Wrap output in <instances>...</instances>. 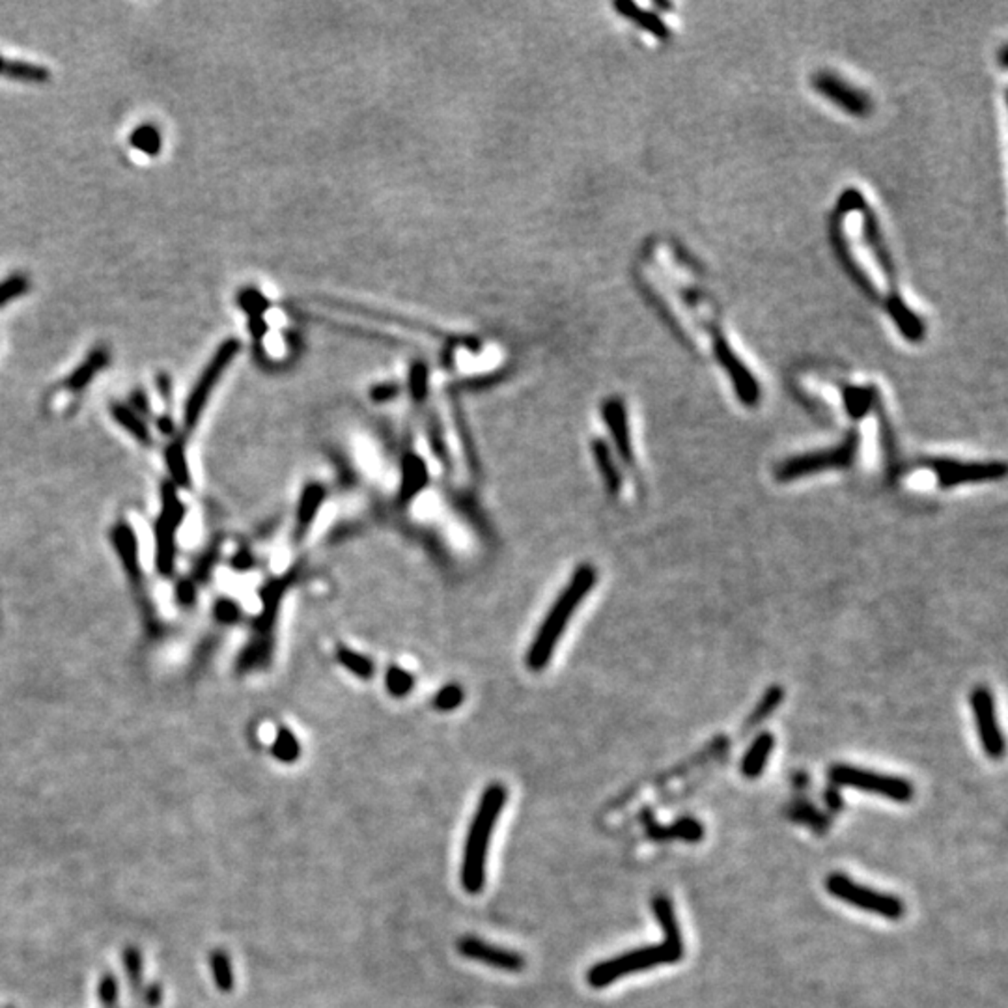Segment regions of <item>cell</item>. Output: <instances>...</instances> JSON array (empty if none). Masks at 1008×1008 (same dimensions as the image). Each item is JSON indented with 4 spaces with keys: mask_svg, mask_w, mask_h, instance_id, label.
Instances as JSON below:
<instances>
[{
    "mask_svg": "<svg viewBox=\"0 0 1008 1008\" xmlns=\"http://www.w3.org/2000/svg\"><path fill=\"white\" fill-rule=\"evenodd\" d=\"M597 581V573L596 568L590 564H583L579 566L573 575L570 577L568 585L564 587V590L558 594V597L555 600V604L551 605L548 616L544 619V622L540 624L532 644L529 646L527 652V667L532 670H541L546 668L553 658L555 648L563 637L572 616L575 614V611L579 609V605L583 604V600L587 597V594L594 588Z\"/></svg>",
    "mask_w": 1008,
    "mask_h": 1008,
    "instance_id": "obj_1",
    "label": "cell"
},
{
    "mask_svg": "<svg viewBox=\"0 0 1008 1008\" xmlns=\"http://www.w3.org/2000/svg\"><path fill=\"white\" fill-rule=\"evenodd\" d=\"M504 803H507V788L502 784H492L482 794L469 835H467L461 863V884L467 892L475 894L484 887L490 840Z\"/></svg>",
    "mask_w": 1008,
    "mask_h": 1008,
    "instance_id": "obj_2",
    "label": "cell"
},
{
    "mask_svg": "<svg viewBox=\"0 0 1008 1008\" xmlns=\"http://www.w3.org/2000/svg\"><path fill=\"white\" fill-rule=\"evenodd\" d=\"M859 208L863 212V236L868 249L872 251L874 258L877 264H880L885 280H887V288L889 293L885 297V308L891 314L892 322L899 325L900 332L906 336L908 340L911 342H919L923 340L924 336V324L921 322V317L915 316V312L902 301V297L899 293V278H896V271H894V264H892V258L889 254V249L884 241L882 230L877 227V219L876 215L870 212L868 205L865 204L863 196L859 200Z\"/></svg>",
    "mask_w": 1008,
    "mask_h": 1008,
    "instance_id": "obj_3",
    "label": "cell"
},
{
    "mask_svg": "<svg viewBox=\"0 0 1008 1008\" xmlns=\"http://www.w3.org/2000/svg\"><path fill=\"white\" fill-rule=\"evenodd\" d=\"M682 956H684V948L670 947L667 943L635 948V950L626 952V955H620L616 958L596 964L588 971L587 980L594 988H605L611 982L619 980L626 975L637 973V971L663 965V964H676V962L682 960Z\"/></svg>",
    "mask_w": 1008,
    "mask_h": 1008,
    "instance_id": "obj_4",
    "label": "cell"
},
{
    "mask_svg": "<svg viewBox=\"0 0 1008 1008\" xmlns=\"http://www.w3.org/2000/svg\"><path fill=\"white\" fill-rule=\"evenodd\" d=\"M857 451H859V434L855 429H850L848 436L833 448L797 454L794 458L784 460L775 469V476L779 482H792L821 471L848 469V467H852V463L855 461Z\"/></svg>",
    "mask_w": 1008,
    "mask_h": 1008,
    "instance_id": "obj_5",
    "label": "cell"
},
{
    "mask_svg": "<svg viewBox=\"0 0 1008 1008\" xmlns=\"http://www.w3.org/2000/svg\"><path fill=\"white\" fill-rule=\"evenodd\" d=\"M241 342L237 339H228L224 340L219 349L215 351V355L212 357V361L208 363V366L204 368V372L200 373L198 381L195 383L193 390L189 398L185 402V409H183V434H189L195 429V426L198 424V419L202 415V411L208 404L212 392L215 388V385L219 383V380L222 378L224 370L228 368V364L236 359V355L239 353Z\"/></svg>",
    "mask_w": 1008,
    "mask_h": 1008,
    "instance_id": "obj_6",
    "label": "cell"
},
{
    "mask_svg": "<svg viewBox=\"0 0 1008 1008\" xmlns=\"http://www.w3.org/2000/svg\"><path fill=\"white\" fill-rule=\"evenodd\" d=\"M826 889L835 896V899L848 902L853 908L880 915L884 919L899 921L904 917V904L896 899V896L857 885L852 877L844 874L828 876Z\"/></svg>",
    "mask_w": 1008,
    "mask_h": 1008,
    "instance_id": "obj_7",
    "label": "cell"
},
{
    "mask_svg": "<svg viewBox=\"0 0 1008 1008\" xmlns=\"http://www.w3.org/2000/svg\"><path fill=\"white\" fill-rule=\"evenodd\" d=\"M923 469L936 473L941 488H956L964 484H982L1003 480L1006 467L1003 461H960L952 458H924L917 463Z\"/></svg>",
    "mask_w": 1008,
    "mask_h": 1008,
    "instance_id": "obj_8",
    "label": "cell"
},
{
    "mask_svg": "<svg viewBox=\"0 0 1008 1008\" xmlns=\"http://www.w3.org/2000/svg\"><path fill=\"white\" fill-rule=\"evenodd\" d=\"M829 777L835 784H840V787L865 790L868 794L884 796L887 799L899 801V803L911 801V797L915 794L911 782L906 780V779L876 773V772L863 770V768H853V765H844V764L833 765V768L829 770Z\"/></svg>",
    "mask_w": 1008,
    "mask_h": 1008,
    "instance_id": "obj_9",
    "label": "cell"
},
{
    "mask_svg": "<svg viewBox=\"0 0 1008 1008\" xmlns=\"http://www.w3.org/2000/svg\"><path fill=\"white\" fill-rule=\"evenodd\" d=\"M161 499L163 508L156 523V564L163 575H172L176 558V534L183 521L185 508L172 484L163 485Z\"/></svg>",
    "mask_w": 1008,
    "mask_h": 1008,
    "instance_id": "obj_10",
    "label": "cell"
},
{
    "mask_svg": "<svg viewBox=\"0 0 1008 1008\" xmlns=\"http://www.w3.org/2000/svg\"><path fill=\"white\" fill-rule=\"evenodd\" d=\"M969 700L986 755L989 758H1001L1004 753V740L997 723L996 699L992 695V691L984 685L975 687Z\"/></svg>",
    "mask_w": 1008,
    "mask_h": 1008,
    "instance_id": "obj_11",
    "label": "cell"
},
{
    "mask_svg": "<svg viewBox=\"0 0 1008 1008\" xmlns=\"http://www.w3.org/2000/svg\"><path fill=\"white\" fill-rule=\"evenodd\" d=\"M812 86L816 88L818 93H821L826 100L833 101L836 107L844 108L848 115L853 116H867L872 105L867 93H863L861 90L853 88L852 84H848L846 81L838 79L835 73L829 71H820L816 77L812 79Z\"/></svg>",
    "mask_w": 1008,
    "mask_h": 1008,
    "instance_id": "obj_12",
    "label": "cell"
},
{
    "mask_svg": "<svg viewBox=\"0 0 1008 1008\" xmlns=\"http://www.w3.org/2000/svg\"><path fill=\"white\" fill-rule=\"evenodd\" d=\"M460 950H461L463 956L471 958V960H476V962L485 964V965L497 967V969L519 971V969H523V965H525V960H523V958L517 955V952L493 947V945L484 943V941H480V940H476V938H465V940L460 943Z\"/></svg>",
    "mask_w": 1008,
    "mask_h": 1008,
    "instance_id": "obj_13",
    "label": "cell"
},
{
    "mask_svg": "<svg viewBox=\"0 0 1008 1008\" xmlns=\"http://www.w3.org/2000/svg\"><path fill=\"white\" fill-rule=\"evenodd\" d=\"M604 420L609 428L612 443L616 446L620 460L626 465H633V446L629 437V422H628V411L620 398H609L604 402Z\"/></svg>",
    "mask_w": 1008,
    "mask_h": 1008,
    "instance_id": "obj_14",
    "label": "cell"
},
{
    "mask_svg": "<svg viewBox=\"0 0 1008 1008\" xmlns=\"http://www.w3.org/2000/svg\"><path fill=\"white\" fill-rule=\"evenodd\" d=\"M428 484V467L417 454H407L402 460V482H400V499H415Z\"/></svg>",
    "mask_w": 1008,
    "mask_h": 1008,
    "instance_id": "obj_15",
    "label": "cell"
},
{
    "mask_svg": "<svg viewBox=\"0 0 1008 1008\" xmlns=\"http://www.w3.org/2000/svg\"><path fill=\"white\" fill-rule=\"evenodd\" d=\"M110 361V355L108 349L103 346L93 348L88 355L84 363H81L77 368L71 372V376L66 381V387L69 390H83L93 378H96V373L101 372Z\"/></svg>",
    "mask_w": 1008,
    "mask_h": 1008,
    "instance_id": "obj_16",
    "label": "cell"
},
{
    "mask_svg": "<svg viewBox=\"0 0 1008 1008\" xmlns=\"http://www.w3.org/2000/svg\"><path fill=\"white\" fill-rule=\"evenodd\" d=\"M592 454L596 460L597 471H600L604 478L605 488L609 490L611 495H619V492L622 490V473L619 469V463H616L612 458L609 444L602 439H596L592 443Z\"/></svg>",
    "mask_w": 1008,
    "mask_h": 1008,
    "instance_id": "obj_17",
    "label": "cell"
},
{
    "mask_svg": "<svg viewBox=\"0 0 1008 1008\" xmlns=\"http://www.w3.org/2000/svg\"><path fill=\"white\" fill-rule=\"evenodd\" d=\"M775 747V738L772 732H762L755 738V741L751 743L749 751L745 753L743 760H741V773L749 779H756L760 777V773L764 772L765 764H768V758L773 751Z\"/></svg>",
    "mask_w": 1008,
    "mask_h": 1008,
    "instance_id": "obj_18",
    "label": "cell"
},
{
    "mask_svg": "<svg viewBox=\"0 0 1008 1008\" xmlns=\"http://www.w3.org/2000/svg\"><path fill=\"white\" fill-rule=\"evenodd\" d=\"M112 538H115V544L116 549L124 560V566L127 570V573L131 575L133 581H139L140 579V566H139V546H137V536L129 525L125 523H118L112 531Z\"/></svg>",
    "mask_w": 1008,
    "mask_h": 1008,
    "instance_id": "obj_19",
    "label": "cell"
},
{
    "mask_svg": "<svg viewBox=\"0 0 1008 1008\" xmlns=\"http://www.w3.org/2000/svg\"><path fill=\"white\" fill-rule=\"evenodd\" d=\"M652 904H653V915H656V919H658L663 936H665V943L670 945V947L684 948L682 932H680V926H678V921H676L675 908H672V902L667 899V896L658 894Z\"/></svg>",
    "mask_w": 1008,
    "mask_h": 1008,
    "instance_id": "obj_20",
    "label": "cell"
},
{
    "mask_svg": "<svg viewBox=\"0 0 1008 1008\" xmlns=\"http://www.w3.org/2000/svg\"><path fill=\"white\" fill-rule=\"evenodd\" d=\"M843 400H844L848 415L855 420H861L868 415V411L877 404V390L872 385H868V387L846 385L843 388Z\"/></svg>",
    "mask_w": 1008,
    "mask_h": 1008,
    "instance_id": "obj_21",
    "label": "cell"
},
{
    "mask_svg": "<svg viewBox=\"0 0 1008 1008\" xmlns=\"http://www.w3.org/2000/svg\"><path fill=\"white\" fill-rule=\"evenodd\" d=\"M614 8L619 10L626 19H629V21H633L635 25H639L641 28H644L646 32L653 34L656 37H660V40H667V37L670 36L668 27L661 21V19L656 13L646 12V10H643L641 6L633 4V3H614Z\"/></svg>",
    "mask_w": 1008,
    "mask_h": 1008,
    "instance_id": "obj_22",
    "label": "cell"
},
{
    "mask_svg": "<svg viewBox=\"0 0 1008 1008\" xmlns=\"http://www.w3.org/2000/svg\"><path fill=\"white\" fill-rule=\"evenodd\" d=\"M0 75L6 79L28 84H44L51 81V71L45 66L30 64L25 60H4Z\"/></svg>",
    "mask_w": 1008,
    "mask_h": 1008,
    "instance_id": "obj_23",
    "label": "cell"
},
{
    "mask_svg": "<svg viewBox=\"0 0 1008 1008\" xmlns=\"http://www.w3.org/2000/svg\"><path fill=\"white\" fill-rule=\"evenodd\" d=\"M110 415L124 429H127V432L133 436L137 441H140L144 444H152V434H149L146 422L129 405L118 404V402L112 404L110 405Z\"/></svg>",
    "mask_w": 1008,
    "mask_h": 1008,
    "instance_id": "obj_24",
    "label": "cell"
},
{
    "mask_svg": "<svg viewBox=\"0 0 1008 1008\" xmlns=\"http://www.w3.org/2000/svg\"><path fill=\"white\" fill-rule=\"evenodd\" d=\"M325 499V490L322 488L320 484H308L307 488L303 490L301 499H299V510H297V525L299 531H305L312 519L316 517L317 510L324 504Z\"/></svg>",
    "mask_w": 1008,
    "mask_h": 1008,
    "instance_id": "obj_25",
    "label": "cell"
},
{
    "mask_svg": "<svg viewBox=\"0 0 1008 1008\" xmlns=\"http://www.w3.org/2000/svg\"><path fill=\"white\" fill-rule=\"evenodd\" d=\"M166 463H168V471L172 475V480L180 484L181 488H189L191 475H189V467H187L183 439H176L166 448Z\"/></svg>",
    "mask_w": 1008,
    "mask_h": 1008,
    "instance_id": "obj_26",
    "label": "cell"
},
{
    "mask_svg": "<svg viewBox=\"0 0 1008 1008\" xmlns=\"http://www.w3.org/2000/svg\"><path fill=\"white\" fill-rule=\"evenodd\" d=\"M782 699H784V689L780 685H772L770 689H765V693L762 695L760 702L751 712L749 719H747L745 728H755L760 723H764L779 708Z\"/></svg>",
    "mask_w": 1008,
    "mask_h": 1008,
    "instance_id": "obj_27",
    "label": "cell"
},
{
    "mask_svg": "<svg viewBox=\"0 0 1008 1008\" xmlns=\"http://www.w3.org/2000/svg\"><path fill=\"white\" fill-rule=\"evenodd\" d=\"M336 660L340 661V665L349 670L351 675L359 676L363 680H370L373 676V672H376V667H373V661L368 656H363V653L355 652L351 648H340L339 653H336Z\"/></svg>",
    "mask_w": 1008,
    "mask_h": 1008,
    "instance_id": "obj_28",
    "label": "cell"
},
{
    "mask_svg": "<svg viewBox=\"0 0 1008 1008\" xmlns=\"http://www.w3.org/2000/svg\"><path fill=\"white\" fill-rule=\"evenodd\" d=\"M210 965H212L213 980H215V984H217L220 992H232V989H234V971H232V964H230V958L227 956V952L213 950L212 958H210Z\"/></svg>",
    "mask_w": 1008,
    "mask_h": 1008,
    "instance_id": "obj_29",
    "label": "cell"
},
{
    "mask_svg": "<svg viewBox=\"0 0 1008 1008\" xmlns=\"http://www.w3.org/2000/svg\"><path fill=\"white\" fill-rule=\"evenodd\" d=\"M385 685L387 691L396 699H402L405 695H409L411 691L415 687V678L411 675L409 670L402 668V667H390L387 670V676H385Z\"/></svg>",
    "mask_w": 1008,
    "mask_h": 1008,
    "instance_id": "obj_30",
    "label": "cell"
},
{
    "mask_svg": "<svg viewBox=\"0 0 1008 1008\" xmlns=\"http://www.w3.org/2000/svg\"><path fill=\"white\" fill-rule=\"evenodd\" d=\"M273 755L280 762H286V764L295 762L299 758V755H301V745H299L297 738L293 736L292 731H288V728H280V731H278L275 743H273Z\"/></svg>",
    "mask_w": 1008,
    "mask_h": 1008,
    "instance_id": "obj_31",
    "label": "cell"
},
{
    "mask_svg": "<svg viewBox=\"0 0 1008 1008\" xmlns=\"http://www.w3.org/2000/svg\"><path fill=\"white\" fill-rule=\"evenodd\" d=\"M131 144L148 156H159L161 135L154 125H140L131 133Z\"/></svg>",
    "mask_w": 1008,
    "mask_h": 1008,
    "instance_id": "obj_32",
    "label": "cell"
},
{
    "mask_svg": "<svg viewBox=\"0 0 1008 1008\" xmlns=\"http://www.w3.org/2000/svg\"><path fill=\"white\" fill-rule=\"evenodd\" d=\"M30 288L28 278L25 275H12L0 283V308L12 303L19 295H25Z\"/></svg>",
    "mask_w": 1008,
    "mask_h": 1008,
    "instance_id": "obj_33",
    "label": "cell"
},
{
    "mask_svg": "<svg viewBox=\"0 0 1008 1008\" xmlns=\"http://www.w3.org/2000/svg\"><path fill=\"white\" fill-rule=\"evenodd\" d=\"M124 965L127 979L131 982V989L137 994L142 988V956L135 947H129L124 950Z\"/></svg>",
    "mask_w": 1008,
    "mask_h": 1008,
    "instance_id": "obj_34",
    "label": "cell"
},
{
    "mask_svg": "<svg viewBox=\"0 0 1008 1008\" xmlns=\"http://www.w3.org/2000/svg\"><path fill=\"white\" fill-rule=\"evenodd\" d=\"M463 697H465V693L458 684H448L436 693L434 706L437 709H441V712H452V709L461 706Z\"/></svg>",
    "mask_w": 1008,
    "mask_h": 1008,
    "instance_id": "obj_35",
    "label": "cell"
},
{
    "mask_svg": "<svg viewBox=\"0 0 1008 1008\" xmlns=\"http://www.w3.org/2000/svg\"><path fill=\"white\" fill-rule=\"evenodd\" d=\"M239 305L249 316H264L269 307L268 299L254 288H247L239 293Z\"/></svg>",
    "mask_w": 1008,
    "mask_h": 1008,
    "instance_id": "obj_36",
    "label": "cell"
},
{
    "mask_svg": "<svg viewBox=\"0 0 1008 1008\" xmlns=\"http://www.w3.org/2000/svg\"><path fill=\"white\" fill-rule=\"evenodd\" d=\"M668 831H670L672 836H682V838H687V840H700L702 833H704V829H702L699 821L689 820V818L678 820L676 824L672 826Z\"/></svg>",
    "mask_w": 1008,
    "mask_h": 1008,
    "instance_id": "obj_37",
    "label": "cell"
},
{
    "mask_svg": "<svg viewBox=\"0 0 1008 1008\" xmlns=\"http://www.w3.org/2000/svg\"><path fill=\"white\" fill-rule=\"evenodd\" d=\"M100 1001H101L103 1008H116L118 980L112 975H105L100 982Z\"/></svg>",
    "mask_w": 1008,
    "mask_h": 1008,
    "instance_id": "obj_38",
    "label": "cell"
},
{
    "mask_svg": "<svg viewBox=\"0 0 1008 1008\" xmlns=\"http://www.w3.org/2000/svg\"><path fill=\"white\" fill-rule=\"evenodd\" d=\"M409 387H411V395H413L415 400H424L426 398V392H428V372L424 366L415 364L413 370H411V378H409Z\"/></svg>",
    "mask_w": 1008,
    "mask_h": 1008,
    "instance_id": "obj_39",
    "label": "cell"
},
{
    "mask_svg": "<svg viewBox=\"0 0 1008 1008\" xmlns=\"http://www.w3.org/2000/svg\"><path fill=\"white\" fill-rule=\"evenodd\" d=\"M880 428H882V444H884V454H885V461H887V467H891V469H892V467L896 465V446H894V436H892V432H891V426H889V422H887V419H885V415L882 413V411H880Z\"/></svg>",
    "mask_w": 1008,
    "mask_h": 1008,
    "instance_id": "obj_40",
    "label": "cell"
},
{
    "mask_svg": "<svg viewBox=\"0 0 1008 1008\" xmlns=\"http://www.w3.org/2000/svg\"><path fill=\"white\" fill-rule=\"evenodd\" d=\"M239 612H241L239 607L230 600H220L215 605V619L220 620L222 624L236 622L239 619Z\"/></svg>",
    "mask_w": 1008,
    "mask_h": 1008,
    "instance_id": "obj_41",
    "label": "cell"
},
{
    "mask_svg": "<svg viewBox=\"0 0 1008 1008\" xmlns=\"http://www.w3.org/2000/svg\"><path fill=\"white\" fill-rule=\"evenodd\" d=\"M129 404H131L129 407L133 409L137 415H142V417L149 415V400H148V395H146L144 390H140V388L135 390L133 395H131V402H129Z\"/></svg>",
    "mask_w": 1008,
    "mask_h": 1008,
    "instance_id": "obj_42",
    "label": "cell"
},
{
    "mask_svg": "<svg viewBox=\"0 0 1008 1008\" xmlns=\"http://www.w3.org/2000/svg\"><path fill=\"white\" fill-rule=\"evenodd\" d=\"M396 395H398L396 385H378L372 390V398L376 402H387L390 398H395Z\"/></svg>",
    "mask_w": 1008,
    "mask_h": 1008,
    "instance_id": "obj_43",
    "label": "cell"
},
{
    "mask_svg": "<svg viewBox=\"0 0 1008 1008\" xmlns=\"http://www.w3.org/2000/svg\"><path fill=\"white\" fill-rule=\"evenodd\" d=\"M156 385H157V388H159V395H161L166 402L172 398V378L168 376V373L161 372L159 376L156 378Z\"/></svg>",
    "mask_w": 1008,
    "mask_h": 1008,
    "instance_id": "obj_44",
    "label": "cell"
},
{
    "mask_svg": "<svg viewBox=\"0 0 1008 1008\" xmlns=\"http://www.w3.org/2000/svg\"><path fill=\"white\" fill-rule=\"evenodd\" d=\"M144 1001H146V1006H148V1008L159 1006V1003H161V986H159V984L148 986L146 992H144Z\"/></svg>",
    "mask_w": 1008,
    "mask_h": 1008,
    "instance_id": "obj_45",
    "label": "cell"
},
{
    "mask_svg": "<svg viewBox=\"0 0 1008 1008\" xmlns=\"http://www.w3.org/2000/svg\"><path fill=\"white\" fill-rule=\"evenodd\" d=\"M249 327L254 339H261V336L266 334V322H264V316H251L249 317Z\"/></svg>",
    "mask_w": 1008,
    "mask_h": 1008,
    "instance_id": "obj_46",
    "label": "cell"
},
{
    "mask_svg": "<svg viewBox=\"0 0 1008 1008\" xmlns=\"http://www.w3.org/2000/svg\"><path fill=\"white\" fill-rule=\"evenodd\" d=\"M157 426H159V429H161V432H163L164 436H172V434H174V422H172L171 417H166V415L161 417V419L157 420Z\"/></svg>",
    "mask_w": 1008,
    "mask_h": 1008,
    "instance_id": "obj_47",
    "label": "cell"
},
{
    "mask_svg": "<svg viewBox=\"0 0 1008 1008\" xmlns=\"http://www.w3.org/2000/svg\"><path fill=\"white\" fill-rule=\"evenodd\" d=\"M193 597H195L193 587H191L189 583H187V581H183V585H181V590H180V600H181L183 604H191V602H193Z\"/></svg>",
    "mask_w": 1008,
    "mask_h": 1008,
    "instance_id": "obj_48",
    "label": "cell"
},
{
    "mask_svg": "<svg viewBox=\"0 0 1008 1008\" xmlns=\"http://www.w3.org/2000/svg\"><path fill=\"white\" fill-rule=\"evenodd\" d=\"M828 803H829V805H831L833 809H838V807H840V797H838V794H836V792H829V794H828Z\"/></svg>",
    "mask_w": 1008,
    "mask_h": 1008,
    "instance_id": "obj_49",
    "label": "cell"
},
{
    "mask_svg": "<svg viewBox=\"0 0 1008 1008\" xmlns=\"http://www.w3.org/2000/svg\"><path fill=\"white\" fill-rule=\"evenodd\" d=\"M4 60H6V59H4V56H0V71H3V66H4Z\"/></svg>",
    "mask_w": 1008,
    "mask_h": 1008,
    "instance_id": "obj_50",
    "label": "cell"
}]
</instances>
